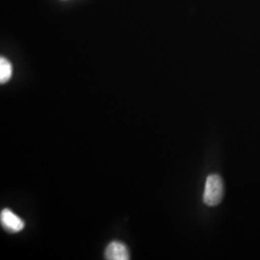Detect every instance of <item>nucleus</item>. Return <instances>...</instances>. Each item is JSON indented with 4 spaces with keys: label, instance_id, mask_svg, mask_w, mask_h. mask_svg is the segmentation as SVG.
I'll use <instances>...</instances> for the list:
<instances>
[{
    "label": "nucleus",
    "instance_id": "1",
    "mask_svg": "<svg viewBox=\"0 0 260 260\" xmlns=\"http://www.w3.org/2000/svg\"><path fill=\"white\" fill-rule=\"evenodd\" d=\"M223 184L222 177L218 175H210L205 182L204 202L208 206L218 205L223 199Z\"/></svg>",
    "mask_w": 260,
    "mask_h": 260
},
{
    "label": "nucleus",
    "instance_id": "2",
    "mask_svg": "<svg viewBox=\"0 0 260 260\" xmlns=\"http://www.w3.org/2000/svg\"><path fill=\"white\" fill-rule=\"evenodd\" d=\"M2 228L10 233H18L24 229V222L10 209H3L0 214Z\"/></svg>",
    "mask_w": 260,
    "mask_h": 260
},
{
    "label": "nucleus",
    "instance_id": "3",
    "mask_svg": "<svg viewBox=\"0 0 260 260\" xmlns=\"http://www.w3.org/2000/svg\"><path fill=\"white\" fill-rule=\"evenodd\" d=\"M105 258L108 260L129 259V251L127 246L122 242H111L105 250Z\"/></svg>",
    "mask_w": 260,
    "mask_h": 260
},
{
    "label": "nucleus",
    "instance_id": "4",
    "mask_svg": "<svg viewBox=\"0 0 260 260\" xmlns=\"http://www.w3.org/2000/svg\"><path fill=\"white\" fill-rule=\"evenodd\" d=\"M13 75V66L5 57L0 58V83H7Z\"/></svg>",
    "mask_w": 260,
    "mask_h": 260
}]
</instances>
